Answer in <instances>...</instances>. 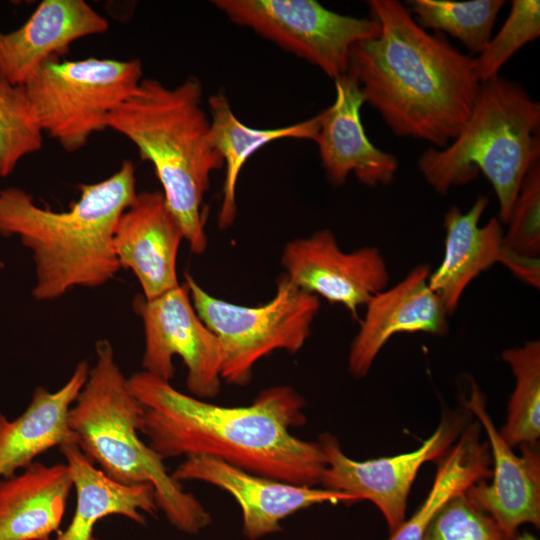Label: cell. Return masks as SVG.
<instances>
[{"mask_svg":"<svg viewBox=\"0 0 540 540\" xmlns=\"http://www.w3.org/2000/svg\"><path fill=\"white\" fill-rule=\"evenodd\" d=\"M95 353V365L69 410L76 445L110 479L124 485L150 483L158 511L168 522L183 533H200L212 517L140 438L142 407L129 390L111 343L98 340Z\"/></svg>","mask_w":540,"mask_h":540,"instance_id":"5b68a950","label":"cell"},{"mask_svg":"<svg viewBox=\"0 0 540 540\" xmlns=\"http://www.w3.org/2000/svg\"><path fill=\"white\" fill-rule=\"evenodd\" d=\"M89 370L87 361L82 360L57 391L37 387L25 411L14 420L0 412V479L14 475L54 447L76 444L68 415Z\"/></svg>","mask_w":540,"mask_h":540,"instance_id":"d6986e66","label":"cell"},{"mask_svg":"<svg viewBox=\"0 0 540 540\" xmlns=\"http://www.w3.org/2000/svg\"><path fill=\"white\" fill-rule=\"evenodd\" d=\"M108 28L106 18L84 0H43L18 29L0 31V75L24 85L44 62L67 54L74 41Z\"/></svg>","mask_w":540,"mask_h":540,"instance_id":"ac0fdd59","label":"cell"},{"mask_svg":"<svg viewBox=\"0 0 540 540\" xmlns=\"http://www.w3.org/2000/svg\"><path fill=\"white\" fill-rule=\"evenodd\" d=\"M70 468L76 507L66 529L48 540H98L97 522L110 515L146 525L145 514L156 516L155 491L150 483L124 485L106 476L75 444L59 448Z\"/></svg>","mask_w":540,"mask_h":540,"instance_id":"7402d4cb","label":"cell"},{"mask_svg":"<svg viewBox=\"0 0 540 540\" xmlns=\"http://www.w3.org/2000/svg\"><path fill=\"white\" fill-rule=\"evenodd\" d=\"M185 284L197 315L222 345L221 379L235 386L247 385L256 363L272 352L301 350L320 308L317 296L298 288L285 274L278 278L274 296L258 306L214 297L189 273Z\"/></svg>","mask_w":540,"mask_h":540,"instance_id":"ba28073f","label":"cell"},{"mask_svg":"<svg viewBox=\"0 0 540 540\" xmlns=\"http://www.w3.org/2000/svg\"><path fill=\"white\" fill-rule=\"evenodd\" d=\"M458 412L442 417L436 430L414 451L365 461L349 458L338 439L323 433L318 443L326 458L320 487L369 500L384 516L390 533L405 521L407 499L420 467L442 457L464 429Z\"/></svg>","mask_w":540,"mask_h":540,"instance_id":"8fae6325","label":"cell"},{"mask_svg":"<svg viewBox=\"0 0 540 540\" xmlns=\"http://www.w3.org/2000/svg\"><path fill=\"white\" fill-rule=\"evenodd\" d=\"M210 141L225 165L222 200L218 213L221 230L230 227L237 216L236 185L243 165L264 145L285 138L313 140L319 114L302 122L273 129H256L242 123L233 113L224 93L209 98Z\"/></svg>","mask_w":540,"mask_h":540,"instance_id":"603a6c76","label":"cell"},{"mask_svg":"<svg viewBox=\"0 0 540 540\" xmlns=\"http://www.w3.org/2000/svg\"><path fill=\"white\" fill-rule=\"evenodd\" d=\"M127 384L142 407L140 433L161 459L207 456L279 481L320 484L326 467L320 444L290 430L305 423L304 399L292 387L267 388L247 406H221L145 371Z\"/></svg>","mask_w":540,"mask_h":540,"instance_id":"6da1fadb","label":"cell"},{"mask_svg":"<svg viewBox=\"0 0 540 540\" xmlns=\"http://www.w3.org/2000/svg\"><path fill=\"white\" fill-rule=\"evenodd\" d=\"M110 128L129 139L149 161L192 253L208 245L203 198L210 175L223 160L210 141V118L202 106V86L188 77L175 88L142 79L136 90L108 116Z\"/></svg>","mask_w":540,"mask_h":540,"instance_id":"277c9868","label":"cell"},{"mask_svg":"<svg viewBox=\"0 0 540 540\" xmlns=\"http://www.w3.org/2000/svg\"><path fill=\"white\" fill-rule=\"evenodd\" d=\"M465 408L473 413L488 436L494 460L492 482L481 480L467 489L468 495L510 535L522 524L540 526V449L538 442L520 445L521 456L496 429L478 385L470 382Z\"/></svg>","mask_w":540,"mask_h":540,"instance_id":"5bb4252c","label":"cell"},{"mask_svg":"<svg viewBox=\"0 0 540 540\" xmlns=\"http://www.w3.org/2000/svg\"><path fill=\"white\" fill-rule=\"evenodd\" d=\"M233 23L248 27L336 80L345 75L351 48L376 37L373 18L331 11L314 0H215Z\"/></svg>","mask_w":540,"mask_h":540,"instance_id":"9c48e42d","label":"cell"},{"mask_svg":"<svg viewBox=\"0 0 540 540\" xmlns=\"http://www.w3.org/2000/svg\"><path fill=\"white\" fill-rule=\"evenodd\" d=\"M182 229L162 192L137 193L116 225L113 244L121 268L136 276L143 297L154 299L179 285L177 255Z\"/></svg>","mask_w":540,"mask_h":540,"instance_id":"2e32d148","label":"cell"},{"mask_svg":"<svg viewBox=\"0 0 540 540\" xmlns=\"http://www.w3.org/2000/svg\"><path fill=\"white\" fill-rule=\"evenodd\" d=\"M68 211L39 207L21 188L0 189V235L17 236L31 250L37 301L54 300L74 287L106 284L119 271L113 237L134 202L135 168L126 160L110 177L79 186Z\"/></svg>","mask_w":540,"mask_h":540,"instance_id":"3957f363","label":"cell"},{"mask_svg":"<svg viewBox=\"0 0 540 540\" xmlns=\"http://www.w3.org/2000/svg\"><path fill=\"white\" fill-rule=\"evenodd\" d=\"M178 482L200 481L229 493L242 512L243 533L256 540L275 533L289 515L316 504L356 503L344 493L259 476L207 456H189L171 473Z\"/></svg>","mask_w":540,"mask_h":540,"instance_id":"4fadbf2b","label":"cell"},{"mask_svg":"<svg viewBox=\"0 0 540 540\" xmlns=\"http://www.w3.org/2000/svg\"><path fill=\"white\" fill-rule=\"evenodd\" d=\"M430 273L428 265H418L366 304L365 316L349 350L348 369L353 377L366 376L381 349L396 334L443 335L448 331L449 315L429 286Z\"/></svg>","mask_w":540,"mask_h":540,"instance_id":"9a60e30c","label":"cell"},{"mask_svg":"<svg viewBox=\"0 0 540 540\" xmlns=\"http://www.w3.org/2000/svg\"><path fill=\"white\" fill-rule=\"evenodd\" d=\"M488 203L487 196L479 195L468 211L452 206L445 214L444 255L440 265L429 275V286L449 316L457 309L470 282L494 263H502L504 258L500 220L494 217L479 225Z\"/></svg>","mask_w":540,"mask_h":540,"instance_id":"ffe728a7","label":"cell"},{"mask_svg":"<svg viewBox=\"0 0 540 540\" xmlns=\"http://www.w3.org/2000/svg\"><path fill=\"white\" fill-rule=\"evenodd\" d=\"M515 377L500 435L512 448L540 437V342L532 340L502 353Z\"/></svg>","mask_w":540,"mask_h":540,"instance_id":"d4e9b609","label":"cell"},{"mask_svg":"<svg viewBox=\"0 0 540 540\" xmlns=\"http://www.w3.org/2000/svg\"><path fill=\"white\" fill-rule=\"evenodd\" d=\"M540 35V2L513 0L509 15L495 37H491L476 61L480 83L497 76L502 66L525 44Z\"/></svg>","mask_w":540,"mask_h":540,"instance_id":"83f0119b","label":"cell"},{"mask_svg":"<svg viewBox=\"0 0 540 540\" xmlns=\"http://www.w3.org/2000/svg\"><path fill=\"white\" fill-rule=\"evenodd\" d=\"M335 100L319 113V128L314 141L327 179L334 186L345 183L353 173L357 180L377 187L393 182L397 158L375 147L361 121L363 94L348 74L334 80Z\"/></svg>","mask_w":540,"mask_h":540,"instance_id":"e0dca14e","label":"cell"},{"mask_svg":"<svg viewBox=\"0 0 540 540\" xmlns=\"http://www.w3.org/2000/svg\"><path fill=\"white\" fill-rule=\"evenodd\" d=\"M540 104L516 82L497 76L481 83L472 111L455 138L418 159L427 183L439 194L473 181L491 183L499 220L511 215L522 181L540 156Z\"/></svg>","mask_w":540,"mask_h":540,"instance_id":"8992f818","label":"cell"},{"mask_svg":"<svg viewBox=\"0 0 540 540\" xmlns=\"http://www.w3.org/2000/svg\"><path fill=\"white\" fill-rule=\"evenodd\" d=\"M133 306L144 326L143 371L170 382L175 374L173 357L178 356L187 369L186 386L191 395L204 400L216 397L224 351L197 315L187 285L179 284L150 300L139 296Z\"/></svg>","mask_w":540,"mask_h":540,"instance_id":"30bf717a","label":"cell"},{"mask_svg":"<svg viewBox=\"0 0 540 540\" xmlns=\"http://www.w3.org/2000/svg\"><path fill=\"white\" fill-rule=\"evenodd\" d=\"M281 264L298 288L343 305L354 316L389 283L386 261L376 247L345 252L328 229L289 241Z\"/></svg>","mask_w":540,"mask_h":540,"instance_id":"7c38bea8","label":"cell"},{"mask_svg":"<svg viewBox=\"0 0 540 540\" xmlns=\"http://www.w3.org/2000/svg\"><path fill=\"white\" fill-rule=\"evenodd\" d=\"M515 540H538L533 534L529 532H523L522 534H517Z\"/></svg>","mask_w":540,"mask_h":540,"instance_id":"4dcf8cb0","label":"cell"},{"mask_svg":"<svg viewBox=\"0 0 540 540\" xmlns=\"http://www.w3.org/2000/svg\"><path fill=\"white\" fill-rule=\"evenodd\" d=\"M503 234L504 247L514 253L539 258L540 156L531 163Z\"/></svg>","mask_w":540,"mask_h":540,"instance_id":"f546056e","label":"cell"},{"mask_svg":"<svg viewBox=\"0 0 540 540\" xmlns=\"http://www.w3.org/2000/svg\"><path fill=\"white\" fill-rule=\"evenodd\" d=\"M73 488L67 463L33 462L0 479V540H48L59 531Z\"/></svg>","mask_w":540,"mask_h":540,"instance_id":"44dd1931","label":"cell"},{"mask_svg":"<svg viewBox=\"0 0 540 540\" xmlns=\"http://www.w3.org/2000/svg\"><path fill=\"white\" fill-rule=\"evenodd\" d=\"M467 493L444 503L427 525L421 540H515Z\"/></svg>","mask_w":540,"mask_h":540,"instance_id":"f1b7e54d","label":"cell"},{"mask_svg":"<svg viewBox=\"0 0 540 540\" xmlns=\"http://www.w3.org/2000/svg\"><path fill=\"white\" fill-rule=\"evenodd\" d=\"M380 33L356 43L346 74L399 137L448 145L468 119L480 81L475 58L423 29L397 0H369Z\"/></svg>","mask_w":540,"mask_h":540,"instance_id":"7a4b0ae2","label":"cell"},{"mask_svg":"<svg viewBox=\"0 0 540 540\" xmlns=\"http://www.w3.org/2000/svg\"><path fill=\"white\" fill-rule=\"evenodd\" d=\"M142 74L139 59L53 57L23 86L42 132L75 152L107 129L108 116L136 90Z\"/></svg>","mask_w":540,"mask_h":540,"instance_id":"52a82bcc","label":"cell"},{"mask_svg":"<svg viewBox=\"0 0 540 540\" xmlns=\"http://www.w3.org/2000/svg\"><path fill=\"white\" fill-rule=\"evenodd\" d=\"M491 463L488 442L480 441V424L476 421L462 430L456 444L442 456L426 499L388 540H421L427 525L444 503L492 476Z\"/></svg>","mask_w":540,"mask_h":540,"instance_id":"cb8c5ba5","label":"cell"},{"mask_svg":"<svg viewBox=\"0 0 540 540\" xmlns=\"http://www.w3.org/2000/svg\"><path fill=\"white\" fill-rule=\"evenodd\" d=\"M423 29L458 39L472 54H480L491 39L503 0H412L407 2Z\"/></svg>","mask_w":540,"mask_h":540,"instance_id":"484cf974","label":"cell"},{"mask_svg":"<svg viewBox=\"0 0 540 540\" xmlns=\"http://www.w3.org/2000/svg\"><path fill=\"white\" fill-rule=\"evenodd\" d=\"M43 132L31 110L23 85L0 75V176L10 175L19 161L41 149Z\"/></svg>","mask_w":540,"mask_h":540,"instance_id":"4316f807","label":"cell"}]
</instances>
